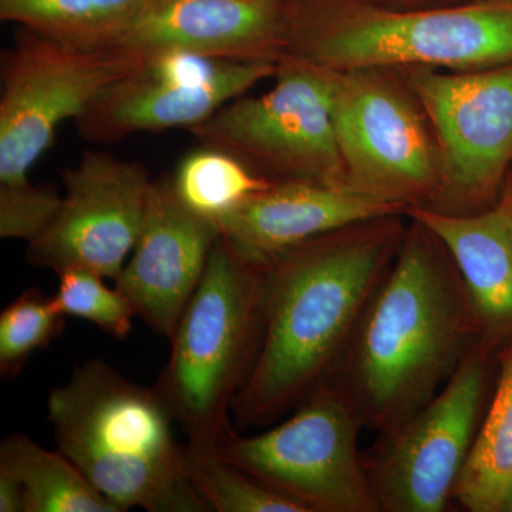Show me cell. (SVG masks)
<instances>
[{
  "label": "cell",
  "mask_w": 512,
  "mask_h": 512,
  "mask_svg": "<svg viewBox=\"0 0 512 512\" xmlns=\"http://www.w3.org/2000/svg\"><path fill=\"white\" fill-rule=\"evenodd\" d=\"M147 53L126 46L83 49L19 28L2 52L0 184L29 181L64 121L79 119L111 84L136 72Z\"/></svg>",
  "instance_id": "ba28073f"
},
{
  "label": "cell",
  "mask_w": 512,
  "mask_h": 512,
  "mask_svg": "<svg viewBox=\"0 0 512 512\" xmlns=\"http://www.w3.org/2000/svg\"><path fill=\"white\" fill-rule=\"evenodd\" d=\"M284 33V59L323 69H490L512 63V0L421 8L284 0Z\"/></svg>",
  "instance_id": "277c9868"
},
{
  "label": "cell",
  "mask_w": 512,
  "mask_h": 512,
  "mask_svg": "<svg viewBox=\"0 0 512 512\" xmlns=\"http://www.w3.org/2000/svg\"><path fill=\"white\" fill-rule=\"evenodd\" d=\"M261 333V271L220 235L154 386L191 446L217 450L235 429L232 404L254 366Z\"/></svg>",
  "instance_id": "5b68a950"
},
{
  "label": "cell",
  "mask_w": 512,
  "mask_h": 512,
  "mask_svg": "<svg viewBox=\"0 0 512 512\" xmlns=\"http://www.w3.org/2000/svg\"><path fill=\"white\" fill-rule=\"evenodd\" d=\"M436 134L440 187L431 210L473 214L488 204L512 164V63L467 72L410 69Z\"/></svg>",
  "instance_id": "30bf717a"
},
{
  "label": "cell",
  "mask_w": 512,
  "mask_h": 512,
  "mask_svg": "<svg viewBox=\"0 0 512 512\" xmlns=\"http://www.w3.org/2000/svg\"><path fill=\"white\" fill-rule=\"evenodd\" d=\"M377 2L384 3V6L394 5V8H402L403 5L413 8L414 3L420 5V3L436 2V0H377Z\"/></svg>",
  "instance_id": "4316f807"
},
{
  "label": "cell",
  "mask_w": 512,
  "mask_h": 512,
  "mask_svg": "<svg viewBox=\"0 0 512 512\" xmlns=\"http://www.w3.org/2000/svg\"><path fill=\"white\" fill-rule=\"evenodd\" d=\"M412 221L326 382L349 400L363 427L379 434L426 406L480 342L450 256Z\"/></svg>",
  "instance_id": "7a4b0ae2"
},
{
  "label": "cell",
  "mask_w": 512,
  "mask_h": 512,
  "mask_svg": "<svg viewBox=\"0 0 512 512\" xmlns=\"http://www.w3.org/2000/svg\"><path fill=\"white\" fill-rule=\"evenodd\" d=\"M171 183L188 210L218 227L252 195L274 184L237 157L207 146L180 161Z\"/></svg>",
  "instance_id": "44dd1931"
},
{
  "label": "cell",
  "mask_w": 512,
  "mask_h": 512,
  "mask_svg": "<svg viewBox=\"0 0 512 512\" xmlns=\"http://www.w3.org/2000/svg\"><path fill=\"white\" fill-rule=\"evenodd\" d=\"M511 484L512 346L501 355L493 402L451 498L470 512H500Z\"/></svg>",
  "instance_id": "ffe728a7"
},
{
  "label": "cell",
  "mask_w": 512,
  "mask_h": 512,
  "mask_svg": "<svg viewBox=\"0 0 512 512\" xmlns=\"http://www.w3.org/2000/svg\"><path fill=\"white\" fill-rule=\"evenodd\" d=\"M153 0H0V19L64 45L119 46Z\"/></svg>",
  "instance_id": "ac0fdd59"
},
{
  "label": "cell",
  "mask_w": 512,
  "mask_h": 512,
  "mask_svg": "<svg viewBox=\"0 0 512 512\" xmlns=\"http://www.w3.org/2000/svg\"><path fill=\"white\" fill-rule=\"evenodd\" d=\"M488 350L478 342L433 399L362 453L383 512H443L481 426Z\"/></svg>",
  "instance_id": "9c48e42d"
},
{
  "label": "cell",
  "mask_w": 512,
  "mask_h": 512,
  "mask_svg": "<svg viewBox=\"0 0 512 512\" xmlns=\"http://www.w3.org/2000/svg\"><path fill=\"white\" fill-rule=\"evenodd\" d=\"M446 249L488 352L512 335V201L507 191L488 210L448 214L427 207L407 210Z\"/></svg>",
  "instance_id": "e0dca14e"
},
{
  "label": "cell",
  "mask_w": 512,
  "mask_h": 512,
  "mask_svg": "<svg viewBox=\"0 0 512 512\" xmlns=\"http://www.w3.org/2000/svg\"><path fill=\"white\" fill-rule=\"evenodd\" d=\"M404 232L397 217L362 222L259 268L261 342L232 404L235 429L271 423L328 382Z\"/></svg>",
  "instance_id": "6da1fadb"
},
{
  "label": "cell",
  "mask_w": 512,
  "mask_h": 512,
  "mask_svg": "<svg viewBox=\"0 0 512 512\" xmlns=\"http://www.w3.org/2000/svg\"><path fill=\"white\" fill-rule=\"evenodd\" d=\"M276 83L258 97H238L188 131L272 183L348 185L332 117V72L284 59Z\"/></svg>",
  "instance_id": "8992f818"
},
{
  "label": "cell",
  "mask_w": 512,
  "mask_h": 512,
  "mask_svg": "<svg viewBox=\"0 0 512 512\" xmlns=\"http://www.w3.org/2000/svg\"><path fill=\"white\" fill-rule=\"evenodd\" d=\"M47 414L59 450L117 511H210L188 481L175 421L154 387L94 357L50 390Z\"/></svg>",
  "instance_id": "3957f363"
},
{
  "label": "cell",
  "mask_w": 512,
  "mask_h": 512,
  "mask_svg": "<svg viewBox=\"0 0 512 512\" xmlns=\"http://www.w3.org/2000/svg\"><path fill=\"white\" fill-rule=\"evenodd\" d=\"M66 318L37 288L26 289L0 313V376L15 380L32 356L62 335Z\"/></svg>",
  "instance_id": "603a6c76"
},
{
  "label": "cell",
  "mask_w": 512,
  "mask_h": 512,
  "mask_svg": "<svg viewBox=\"0 0 512 512\" xmlns=\"http://www.w3.org/2000/svg\"><path fill=\"white\" fill-rule=\"evenodd\" d=\"M0 468L18 478L25 512H119L62 451L22 433L0 444Z\"/></svg>",
  "instance_id": "d6986e66"
},
{
  "label": "cell",
  "mask_w": 512,
  "mask_h": 512,
  "mask_svg": "<svg viewBox=\"0 0 512 512\" xmlns=\"http://www.w3.org/2000/svg\"><path fill=\"white\" fill-rule=\"evenodd\" d=\"M218 237L220 227L188 210L171 178L151 183L140 235L114 284L157 335L173 338Z\"/></svg>",
  "instance_id": "4fadbf2b"
},
{
  "label": "cell",
  "mask_w": 512,
  "mask_h": 512,
  "mask_svg": "<svg viewBox=\"0 0 512 512\" xmlns=\"http://www.w3.org/2000/svg\"><path fill=\"white\" fill-rule=\"evenodd\" d=\"M500 512H512V484L508 493L505 494L503 504H501Z\"/></svg>",
  "instance_id": "83f0119b"
},
{
  "label": "cell",
  "mask_w": 512,
  "mask_h": 512,
  "mask_svg": "<svg viewBox=\"0 0 512 512\" xmlns=\"http://www.w3.org/2000/svg\"><path fill=\"white\" fill-rule=\"evenodd\" d=\"M53 295L56 308L64 316L93 323L111 338L126 339L133 329L136 311L123 292L104 284L103 276L89 269H63Z\"/></svg>",
  "instance_id": "cb8c5ba5"
},
{
  "label": "cell",
  "mask_w": 512,
  "mask_h": 512,
  "mask_svg": "<svg viewBox=\"0 0 512 512\" xmlns=\"http://www.w3.org/2000/svg\"><path fill=\"white\" fill-rule=\"evenodd\" d=\"M64 195L50 227L30 242L28 262L59 274L82 268L116 281L146 214L150 173L143 164L86 151L62 173Z\"/></svg>",
  "instance_id": "7c38bea8"
},
{
  "label": "cell",
  "mask_w": 512,
  "mask_h": 512,
  "mask_svg": "<svg viewBox=\"0 0 512 512\" xmlns=\"http://www.w3.org/2000/svg\"><path fill=\"white\" fill-rule=\"evenodd\" d=\"M407 210L348 185L274 183L224 218L220 235L239 258L262 268L312 239Z\"/></svg>",
  "instance_id": "5bb4252c"
},
{
  "label": "cell",
  "mask_w": 512,
  "mask_h": 512,
  "mask_svg": "<svg viewBox=\"0 0 512 512\" xmlns=\"http://www.w3.org/2000/svg\"><path fill=\"white\" fill-rule=\"evenodd\" d=\"M330 72L348 187L407 208L429 207L440 187L439 151L412 100L386 70Z\"/></svg>",
  "instance_id": "8fae6325"
},
{
  "label": "cell",
  "mask_w": 512,
  "mask_h": 512,
  "mask_svg": "<svg viewBox=\"0 0 512 512\" xmlns=\"http://www.w3.org/2000/svg\"><path fill=\"white\" fill-rule=\"evenodd\" d=\"M0 512H25V493L18 478L0 468Z\"/></svg>",
  "instance_id": "484cf974"
},
{
  "label": "cell",
  "mask_w": 512,
  "mask_h": 512,
  "mask_svg": "<svg viewBox=\"0 0 512 512\" xmlns=\"http://www.w3.org/2000/svg\"><path fill=\"white\" fill-rule=\"evenodd\" d=\"M62 200L52 185L0 184V237L36 241L55 220Z\"/></svg>",
  "instance_id": "d4e9b609"
},
{
  "label": "cell",
  "mask_w": 512,
  "mask_h": 512,
  "mask_svg": "<svg viewBox=\"0 0 512 512\" xmlns=\"http://www.w3.org/2000/svg\"><path fill=\"white\" fill-rule=\"evenodd\" d=\"M184 468L195 493L217 512H306L302 505L266 487L212 448L185 444Z\"/></svg>",
  "instance_id": "7402d4cb"
},
{
  "label": "cell",
  "mask_w": 512,
  "mask_h": 512,
  "mask_svg": "<svg viewBox=\"0 0 512 512\" xmlns=\"http://www.w3.org/2000/svg\"><path fill=\"white\" fill-rule=\"evenodd\" d=\"M505 191L508 192V195H510L511 201H512V175L510 178V183H508L507 188H505Z\"/></svg>",
  "instance_id": "f1b7e54d"
},
{
  "label": "cell",
  "mask_w": 512,
  "mask_h": 512,
  "mask_svg": "<svg viewBox=\"0 0 512 512\" xmlns=\"http://www.w3.org/2000/svg\"><path fill=\"white\" fill-rule=\"evenodd\" d=\"M362 429L349 400L325 383L275 429L249 437L232 429L217 450L306 512H382L357 448Z\"/></svg>",
  "instance_id": "52a82bcc"
},
{
  "label": "cell",
  "mask_w": 512,
  "mask_h": 512,
  "mask_svg": "<svg viewBox=\"0 0 512 512\" xmlns=\"http://www.w3.org/2000/svg\"><path fill=\"white\" fill-rule=\"evenodd\" d=\"M279 63L241 62L218 82L185 86L148 76L143 66L111 84L76 120L84 141L114 144L141 131L191 128L262 80L275 76Z\"/></svg>",
  "instance_id": "2e32d148"
},
{
  "label": "cell",
  "mask_w": 512,
  "mask_h": 512,
  "mask_svg": "<svg viewBox=\"0 0 512 512\" xmlns=\"http://www.w3.org/2000/svg\"><path fill=\"white\" fill-rule=\"evenodd\" d=\"M119 46L188 50L231 62L279 63L284 0H153Z\"/></svg>",
  "instance_id": "9a60e30c"
}]
</instances>
